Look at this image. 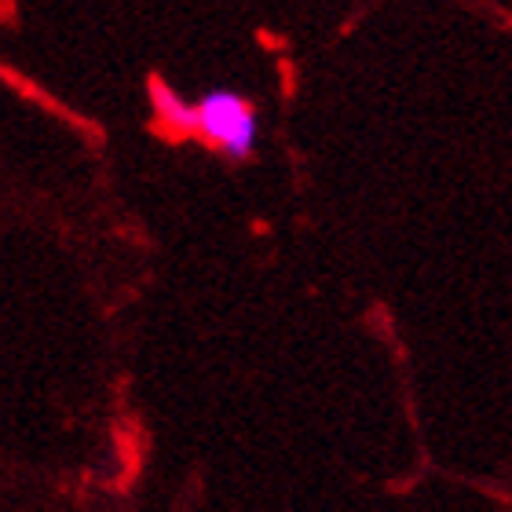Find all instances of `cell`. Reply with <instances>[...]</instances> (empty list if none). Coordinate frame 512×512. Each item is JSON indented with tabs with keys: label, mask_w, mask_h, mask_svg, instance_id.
Here are the masks:
<instances>
[{
	"label": "cell",
	"mask_w": 512,
	"mask_h": 512,
	"mask_svg": "<svg viewBox=\"0 0 512 512\" xmlns=\"http://www.w3.org/2000/svg\"><path fill=\"white\" fill-rule=\"evenodd\" d=\"M198 136L209 147H220L227 158H249L256 147V110L246 96L213 88L198 99Z\"/></svg>",
	"instance_id": "obj_1"
},
{
	"label": "cell",
	"mask_w": 512,
	"mask_h": 512,
	"mask_svg": "<svg viewBox=\"0 0 512 512\" xmlns=\"http://www.w3.org/2000/svg\"><path fill=\"white\" fill-rule=\"evenodd\" d=\"M147 92H150V107H154V121L161 125V132H169V136H194L198 132V103H187L158 74L147 81Z\"/></svg>",
	"instance_id": "obj_2"
}]
</instances>
